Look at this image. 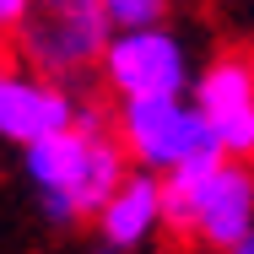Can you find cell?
Wrapping results in <instances>:
<instances>
[{
  "instance_id": "1",
  "label": "cell",
  "mask_w": 254,
  "mask_h": 254,
  "mask_svg": "<svg viewBox=\"0 0 254 254\" xmlns=\"http://www.w3.org/2000/svg\"><path fill=\"white\" fill-rule=\"evenodd\" d=\"M22 168H27V184L38 190L44 216L54 227H70L81 216L98 222L108 195L130 179V152H125V141H114L98 125L92 108H81V125L65 130V135L38 141V146H27Z\"/></svg>"
},
{
  "instance_id": "2",
  "label": "cell",
  "mask_w": 254,
  "mask_h": 254,
  "mask_svg": "<svg viewBox=\"0 0 254 254\" xmlns=\"http://www.w3.org/2000/svg\"><path fill=\"white\" fill-rule=\"evenodd\" d=\"M162 222L173 238H195L216 254H233L254 233V173L249 162L205 157L162 179Z\"/></svg>"
},
{
  "instance_id": "3",
  "label": "cell",
  "mask_w": 254,
  "mask_h": 254,
  "mask_svg": "<svg viewBox=\"0 0 254 254\" xmlns=\"http://www.w3.org/2000/svg\"><path fill=\"white\" fill-rule=\"evenodd\" d=\"M16 54L27 70L70 81L81 70H103V54L114 44V22L103 0H33L27 16L11 27Z\"/></svg>"
},
{
  "instance_id": "4",
  "label": "cell",
  "mask_w": 254,
  "mask_h": 254,
  "mask_svg": "<svg viewBox=\"0 0 254 254\" xmlns=\"http://www.w3.org/2000/svg\"><path fill=\"white\" fill-rule=\"evenodd\" d=\"M119 141L135 168L146 173H179L190 162H205V157H222L211 130H205L200 108L184 98H135L119 103Z\"/></svg>"
},
{
  "instance_id": "5",
  "label": "cell",
  "mask_w": 254,
  "mask_h": 254,
  "mask_svg": "<svg viewBox=\"0 0 254 254\" xmlns=\"http://www.w3.org/2000/svg\"><path fill=\"white\" fill-rule=\"evenodd\" d=\"M103 81L119 103L135 98H184L190 87V54L179 33L168 27H141V33H114L103 54Z\"/></svg>"
},
{
  "instance_id": "6",
  "label": "cell",
  "mask_w": 254,
  "mask_h": 254,
  "mask_svg": "<svg viewBox=\"0 0 254 254\" xmlns=\"http://www.w3.org/2000/svg\"><path fill=\"white\" fill-rule=\"evenodd\" d=\"M195 108L222 157H233V162L254 157V60L216 54L195 76Z\"/></svg>"
},
{
  "instance_id": "7",
  "label": "cell",
  "mask_w": 254,
  "mask_h": 254,
  "mask_svg": "<svg viewBox=\"0 0 254 254\" xmlns=\"http://www.w3.org/2000/svg\"><path fill=\"white\" fill-rule=\"evenodd\" d=\"M76 125H81V108H76V98L60 81L27 70V65L0 76V135L11 146L27 152V146H38L49 135H65Z\"/></svg>"
},
{
  "instance_id": "8",
  "label": "cell",
  "mask_w": 254,
  "mask_h": 254,
  "mask_svg": "<svg viewBox=\"0 0 254 254\" xmlns=\"http://www.w3.org/2000/svg\"><path fill=\"white\" fill-rule=\"evenodd\" d=\"M162 227H168L162 222V173L130 168V179L98 211V238L114 244V249H125V254H135V249H146Z\"/></svg>"
},
{
  "instance_id": "9",
  "label": "cell",
  "mask_w": 254,
  "mask_h": 254,
  "mask_svg": "<svg viewBox=\"0 0 254 254\" xmlns=\"http://www.w3.org/2000/svg\"><path fill=\"white\" fill-rule=\"evenodd\" d=\"M114 33H141V27H162L168 0H103Z\"/></svg>"
},
{
  "instance_id": "10",
  "label": "cell",
  "mask_w": 254,
  "mask_h": 254,
  "mask_svg": "<svg viewBox=\"0 0 254 254\" xmlns=\"http://www.w3.org/2000/svg\"><path fill=\"white\" fill-rule=\"evenodd\" d=\"M27 5H33V0H0V22H5V33L27 16Z\"/></svg>"
},
{
  "instance_id": "11",
  "label": "cell",
  "mask_w": 254,
  "mask_h": 254,
  "mask_svg": "<svg viewBox=\"0 0 254 254\" xmlns=\"http://www.w3.org/2000/svg\"><path fill=\"white\" fill-rule=\"evenodd\" d=\"M92 254H125V249H114V244H103V238H98V244H92Z\"/></svg>"
},
{
  "instance_id": "12",
  "label": "cell",
  "mask_w": 254,
  "mask_h": 254,
  "mask_svg": "<svg viewBox=\"0 0 254 254\" xmlns=\"http://www.w3.org/2000/svg\"><path fill=\"white\" fill-rule=\"evenodd\" d=\"M233 254H254V233H249V238H244V244H238Z\"/></svg>"
},
{
  "instance_id": "13",
  "label": "cell",
  "mask_w": 254,
  "mask_h": 254,
  "mask_svg": "<svg viewBox=\"0 0 254 254\" xmlns=\"http://www.w3.org/2000/svg\"><path fill=\"white\" fill-rule=\"evenodd\" d=\"M249 60H254V54H249Z\"/></svg>"
}]
</instances>
